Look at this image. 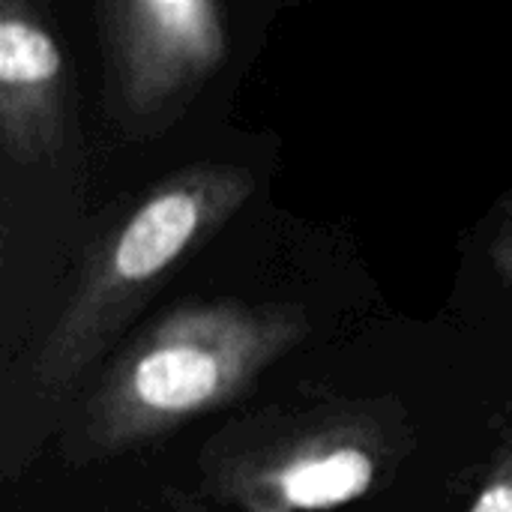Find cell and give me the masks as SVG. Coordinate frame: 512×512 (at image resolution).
Instances as JSON below:
<instances>
[{"label": "cell", "instance_id": "cell-1", "mask_svg": "<svg viewBox=\"0 0 512 512\" xmlns=\"http://www.w3.org/2000/svg\"><path fill=\"white\" fill-rule=\"evenodd\" d=\"M309 336L294 303L189 300L135 330L75 405L60 459L87 468L234 405Z\"/></svg>", "mask_w": 512, "mask_h": 512}, {"label": "cell", "instance_id": "cell-2", "mask_svg": "<svg viewBox=\"0 0 512 512\" xmlns=\"http://www.w3.org/2000/svg\"><path fill=\"white\" fill-rule=\"evenodd\" d=\"M252 192L255 174L231 162H192L147 186L87 249L72 294L33 351V390L48 402L75 390L174 267L219 234Z\"/></svg>", "mask_w": 512, "mask_h": 512}, {"label": "cell", "instance_id": "cell-3", "mask_svg": "<svg viewBox=\"0 0 512 512\" xmlns=\"http://www.w3.org/2000/svg\"><path fill=\"white\" fill-rule=\"evenodd\" d=\"M411 447L396 399H321L228 423L201 450L198 474L234 512H330L387 483Z\"/></svg>", "mask_w": 512, "mask_h": 512}, {"label": "cell", "instance_id": "cell-4", "mask_svg": "<svg viewBox=\"0 0 512 512\" xmlns=\"http://www.w3.org/2000/svg\"><path fill=\"white\" fill-rule=\"evenodd\" d=\"M105 105L132 141L171 129L222 69V0H93Z\"/></svg>", "mask_w": 512, "mask_h": 512}, {"label": "cell", "instance_id": "cell-5", "mask_svg": "<svg viewBox=\"0 0 512 512\" xmlns=\"http://www.w3.org/2000/svg\"><path fill=\"white\" fill-rule=\"evenodd\" d=\"M66 141V60L45 0H0V144L18 165L54 159Z\"/></svg>", "mask_w": 512, "mask_h": 512}, {"label": "cell", "instance_id": "cell-6", "mask_svg": "<svg viewBox=\"0 0 512 512\" xmlns=\"http://www.w3.org/2000/svg\"><path fill=\"white\" fill-rule=\"evenodd\" d=\"M465 512H512V417L492 450L486 477Z\"/></svg>", "mask_w": 512, "mask_h": 512}, {"label": "cell", "instance_id": "cell-7", "mask_svg": "<svg viewBox=\"0 0 512 512\" xmlns=\"http://www.w3.org/2000/svg\"><path fill=\"white\" fill-rule=\"evenodd\" d=\"M489 261H492V270L498 273V279L512 285V207L489 240Z\"/></svg>", "mask_w": 512, "mask_h": 512}]
</instances>
